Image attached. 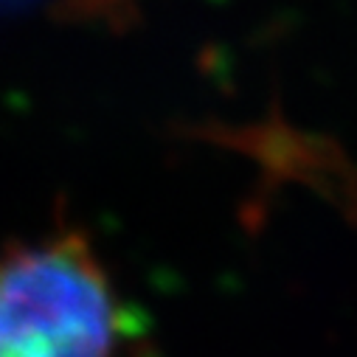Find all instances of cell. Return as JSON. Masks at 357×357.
<instances>
[{
	"mask_svg": "<svg viewBox=\"0 0 357 357\" xmlns=\"http://www.w3.org/2000/svg\"><path fill=\"white\" fill-rule=\"evenodd\" d=\"M132 343V312L84 234L0 250V357H124Z\"/></svg>",
	"mask_w": 357,
	"mask_h": 357,
	"instance_id": "1",
	"label": "cell"
},
{
	"mask_svg": "<svg viewBox=\"0 0 357 357\" xmlns=\"http://www.w3.org/2000/svg\"><path fill=\"white\" fill-rule=\"evenodd\" d=\"M54 6L62 17L70 20H124L132 15L135 0H54Z\"/></svg>",
	"mask_w": 357,
	"mask_h": 357,
	"instance_id": "2",
	"label": "cell"
}]
</instances>
